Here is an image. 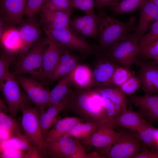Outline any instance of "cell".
Wrapping results in <instances>:
<instances>
[{
  "label": "cell",
  "instance_id": "1",
  "mask_svg": "<svg viewBox=\"0 0 158 158\" xmlns=\"http://www.w3.org/2000/svg\"><path fill=\"white\" fill-rule=\"evenodd\" d=\"M68 109L79 117L95 123L99 128L107 126L114 127L112 118L108 116L103 105L101 96L95 89L75 91Z\"/></svg>",
  "mask_w": 158,
  "mask_h": 158
},
{
  "label": "cell",
  "instance_id": "2",
  "mask_svg": "<svg viewBox=\"0 0 158 158\" xmlns=\"http://www.w3.org/2000/svg\"><path fill=\"white\" fill-rule=\"evenodd\" d=\"M136 19L134 16L126 22L117 20L106 14L99 35L96 54L106 51L129 34L134 31Z\"/></svg>",
  "mask_w": 158,
  "mask_h": 158
},
{
  "label": "cell",
  "instance_id": "3",
  "mask_svg": "<svg viewBox=\"0 0 158 158\" xmlns=\"http://www.w3.org/2000/svg\"><path fill=\"white\" fill-rule=\"evenodd\" d=\"M140 43L133 34H129L101 54L119 65L129 69L133 64L139 63Z\"/></svg>",
  "mask_w": 158,
  "mask_h": 158
},
{
  "label": "cell",
  "instance_id": "4",
  "mask_svg": "<svg viewBox=\"0 0 158 158\" xmlns=\"http://www.w3.org/2000/svg\"><path fill=\"white\" fill-rule=\"evenodd\" d=\"M45 34L59 44L86 56L97 51V45L90 44L85 37L76 32L70 26L54 29L42 28Z\"/></svg>",
  "mask_w": 158,
  "mask_h": 158
},
{
  "label": "cell",
  "instance_id": "5",
  "mask_svg": "<svg viewBox=\"0 0 158 158\" xmlns=\"http://www.w3.org/2000/svg\"><path fill=\"white\" fill-rule=\"evenodd\" d=\"M0 87L11 116L15 118L20 110L30 107L32 101L22 91L13 73L5 79Z\"/></svg>",
  "mask_w": 158,
  "mask_h": 158
},
{
  "label": "cell",
  "instance_id": "6",
  "mask_svg": "<svg viewBox=\"0 0 158 158\" xmlns=\"http://www.w3.org/2000/svg\"><path fill=\"white\" fill-rule=\"evenodd\" d=\"M44 47V38H40L32 49L20 58L13 74L14 75L28 74L42 81L43 56Z\"/></svg>",
  "mask_w": 158,
  "mask_h": 158
},
{
  "label": "cell",
  "instance_id": "7",
  "mask_svg": "<svg viewBox=\"0 0 158 158\" xmlns=\"http://www.w3.org/2000/svg\"><path fill=\"white\" fill-rule=\"evenodd\" d=\"M45 150L52 158H91L90 154H86L79 140L66 135L57 140L45 143Z\"/></svg>",
  "mask_w": 158,
  "mask_h": 158
},
{
  "label": "cell",
  "instance_id": "8",
  "mask_svg": "<svg viewBox=\"0 0 158 158\" xmlns=\"http://www.w3.org/2000/svg\"><path fill=\"white\" fill-rule=\"evenodd\" d=\"M21 125L24 134L40 153L45 150V141L40 124L38 107H28L22 110Z\"/></svg>",
  "mask_w": 158,
  "mask_h": 158
},
{
  "label": "cell",
  "instance_id": "9",
  "mask_svg": "<svg viewBox=\"0 0 158 158\" xmlns=\"http://www.w3.org/2000/svg\"><path fill=\"white\" fill-rule=\"evenodd\" d=\"M15 76L21 88L38 107L40 114H42L48 103L50 91L44 87L43 82L33 77L24 75Z\"/></svg>",
  "mask_w": 158,
  "mask_h": 158
},
{
  "label": "cell",
  "instance_id": "10",
  "mask_svg": "<svg viewBox=\"0 0 158 158\" xmlns=\"http://www.w3.org/2000/svg\"><path fill=\"white\" fill-rule=\"evenodd\" d=\"M119 138L111 146L108 152V158H134L142 149V143L137 133L121 130Z\"/></svg>",
  "mask_w": 158,
  "mask_h": 158
},
{
  "label": "cell",
  "instance_id": "11",
  "mask_svg": "<svg viewBox=\"0 0 158 158\" xmlns=\"http://www.w3.org/2000/svg\"><path fill=\"white\" fill-rule=\"evenodd\" d=\"M45 47L43 56L42 81L46 83L50 80L59 59L64 53L72 50L56 42L45 34Z\"/></svg>",
  "mask_w": 158,
  "mask_h": 158
},
{
  "label": "cell",
  "instance_id": "12",
  "mask_svg": "<svg viewBox=\"0 0 158 158\" xmlns=\"http://www.w3.org/2000/svg\"><path fill=\"white\" fill-rule=\"evenodd\" d=\"M106 14L104 10L97 15L86 14L76 16L70 20V25L81 35L96 38L99 36Z\"/></svg>",
  "mask_w": 158,
  "mask_h": 158
},
{
  "label": "cell",
  "instance_id": "13",
  "mask_svg": "<svg viewBox=\"0 0 158 158\" xmlns=\"http://www.w3.org/2000/svg\"><path fill=\"white\" fill-rule=\"evenodd\" d=\"M17 28L21 41L20 58L26 54L40 38L41 30L34 18L27 17L23 20Z\"/></svg>",
  "mask_w": 158,
  "mask_h": 158
},
{
  "label": "cell",
  "instance_id": "14",
  "mask_svg": "<svg viewBox=\"0 0 158 158\" xmlns=\"http://www.w3.org/2000/svg\"><path fill=\"white\" fill-rule=\"evenodd\" d=\"M98 59L92 72L91 88L110 86L112 76L118 64L102 54H97Z\"/></svg>",
  "mask_w": 158,
  "mask_h": 158
},
{
  "label": "cell",
  "instance_id": "15",
  "mask_svg": "<svg viewBox=\"0 0 158 158\" xmlns=\"http://www.w3.org/2000/svg\"><path fill=\"white\" fill-rule=\"evenodd\" d=\"M139 19L133 34L134 37L140 42L146 32L154 23L158 20V6L147 0L139 8Z\"/></svg>",
  "mask_w": 158,
  "mask_h": 158
},
{
  "label": "cell",
  "instance_id": "16",
  "mask_svg": "<svg viewBox=\"0 0 158 158\" xmlns=\"http://www.w3.org/2000/svg\"><path fill=\"white\" fill-rule=\"evenodd\" d=\"M128 101L138 108L141 114L150 123L158 122V94L130 95Z\"/></svg>",
  "mask_w": 158,
  "mask_h": 158
},
{
  "label": "cell",
  "instance_id": "17",
  "mask_svg": "<svg viewBox=\"0 0 158 158\" xmlns=\"http://www.w3.org/2000/svg\"><path fill=\"white\" fill-rule=\"evenodd\" d=\"M137 77L145 94H158V64L155 61L141 63Z\"/></svg>",
  "mask_w": 158,
  "mask_h": 158
},
{
  "label": "cell",
  "instance_id": "18",
  "mask_svg": "<svg viewBox=\"0 0 158 158\" xmlns=\"http://www.w3.org/2000/svg\"><path fill=\"white\" fill-rule=\"evenodd\" d=\"M42 28L54 29L69 27L72 13L62 11L42 8L39 12Z\"/></svg>",
  "mask_w": 158,
  "mask_h": 158
},
{
  "label": "cell",
  "instance_id": "19",
  "mask_svg": "<svg viewBox=\"0 0 158 158\" xmlns=\"http://www.w3.org/2000/svg\"><path fill=\"white\" fill-rule=\"evenodd\" d=\"M75 91L59 103L48 108L40 114V124L43 136L51 128L56 117L63 110L68 109L72 103Z\"/></svg>",
  "mask_w": 158,
  "mask_h": 158
},
{
  "label": "cell",
  "instance_id": "20",
  "mask_svg": "<svg viewBox=\"0 0 158 158\" xmlns=\"http://www.w3.org/2000/svg\"><path fill=\"white\" fill-rule=\"evenodd\" d=\"M86 121L84 118L76 117H66L57 120L44 135L45 143L59 139L67 134L77 123Z\"/></svg>",
  "mask_w": 158,
  "mask_h": 158
},
{
  "label": "cell",
  "instance_id": "21",
  "mask_svg": "<svg viewBox=\"0 0 158 158\" xmlns=\"http://www.w3.org/2000/svg\"><path fill=\"white\" fill-rule=\"evenodd\" d=\"M1 15L14 25L23 20L27 0H0Z\"/></svg>",
  "mask_w": 158,
  "mask_h": 158
},
{
  "label": "cell",
  "instance_id": "22",
  "mask_svg": "<svg viewBox=\"0 0 158 158\" xmlns=\"http://www.w3.org/2000/svg\"><path fill=\"white\" fill-rule=\"evenodd\" d=\"M112 126L99 128L91 136L88 144L97 148L111 147L118 141L121 131L117 132Z\"/></svg>",
  "mask_w": 158,
  "mask_h": 158
},
{
  "label": "cell",
  "instance_id": "23",
  "mask_svg": "<svg viewBox=\"0 0 158 158\" xmlns=\"http://www.w3.org/2000/svg\"><path fill=\"white\" fill-rule=\"evenodd\" d=\"M112 121L114 126H121L133 131H136L147 121L141 113L127 109L113 117Z\"/></svg>",
  "mask_w": 158,
  "mask_h": 158
},
{
  "label": "cell",
  "instance_id": "24",
  "mask_svg": "<svg viewBox=\"0 0 158 158\" xmlns=\"http://www.w3.org/2000/svg\"><path fill=\"white\" fill-rule=\"evenodd\" d=\"M73 70L62 78L55 86L50 91L47 107L59 103L73 91L71 89V87L72 84Z\"/></svg>",
  "mask_w": 158,
  "mask_h": 158
},
{
  "label": "cell",
  "instance_id": "25",
  "mask_svg": "<svg viewBox=\"0 0 158 158\" xmlns=\"http://www.w3.org/2000/svg\"><path fill=\"white\" fill-rule=\"evenodd\" d=\"M92 71L87 66L78 64L73 70L72 84L78 90L91 89Z\"/></svg>",
  "mask_w": 158,
  "mask_h": 158
},
{
  "label": "cell",
  "instance_id": "26",
  "mask_svg": "<svg viewBox=\"0 0 158 158\" xmlns=\"http://www.w3.org/2000/svg\"><path fill=\"white\" fill-rule=\"evenodd\" d=\"M136 131L138 136L143 144L151 150L158 151V128L154 127L147 121Z\"/></svg>",
  "mask_w": 158,
  "mask_h": 158
},
{
  "label": "cell",
  "instance_id": "27",
  "mask_svg": "<svg viewBox=\"0 0 158 158\" xmlns=\"http://www.w3.org/2000/svg\"><path fill=\"white\" fill-rule=\"evenodd\" d=\"M0 141V150L8 147L26 151L37 150L21 132L12 133L7 140Z\"/></svg>",
  "mask_w": 158,
  "mask_h": 158
},
{
  "label": "cell",
  "instance_id": "28",
  "mask_svg": "<svg viewBox=\"0 0 158 158\" xmlns=\"http://www.w3.org/2000/svg\"><path fill=\"white\" fill-rule=\"evenodd\" d=\"M95 89L101 96L120 105L123 110L127 109L126 95L119 87L108 86Z\"/></svg>",
  "mask_w": 158,
  "mask_h": 158
},
{
  "label": "cell",
  "instance_id": "29",
  "mask_svg": "<svg viewBox=\"0 0 158 158\" xmlns=\"http://www.w3.org/2000/svg\"><path fill=\"white\" fill-rule=\"evenodd\" d=\"M77 123L65 135L84 140L88 144L92 135L99 129L95 123L89 121Z\"/></svg>",
  "mask_w": 158,
  "mask_h": 158
},
{
  "label": "cell",
  "instance_id": "30",
  "mask_svg": "<svg viewBox=\"0 0 158 158\" xmlns=\"http://www.w3.org/2000/svg\"><path fill=\"white\" fill-rule=\"evenodd\" d=\"M0 41L5 52L16 54L19 52L21 41L17 29L11 27L3 33L0 37Z\"/></svg>",
  "mask_w": 158,
  "mask_h": 158
},
{
  "label": "cell",
  "instance_id": "31",
  "mask_svg": "<svg viewBox=\"0 0 158 158\" xmlns=\"http://www.w3.org/2000/svg\"><path fill=\"white\" fill-rule=\"evenodd\" d=\"M78 64V58L74 55L68 61L57 65L54 69L50 81L54 82L71 71Z\"/></svg>",
  "mask_w": 158,
  "mask_h": 158
},
{
  "label": "cell",
  "instance_id": "32",
  "mask_svg": "<svg viewBox=\"0 0 158 158\" xmlns=\"http://www.w3.org/2000/svg\"><path fill=\"white\" fill-rule=\"evenodd\" d=\"M133 74L129 69L121 66H118L112 75L110 86L119 87Z\"/></svg>",
  "mask_w": 158,
  "mask_h": 158
},
{
  "label": "cell",
  "instance_id": "33",
  "mask_svg": "<svg viewBox=\"0 0 158 158\" xmlns=\"http://www.w3.org/2000/svg\"><path fill=\"white\" fill-rule=\"evenodd\" d=\"M15 54L6 52L1 54L0 57V85L11 75L9 68L12 63Z\"/></svg>",
  "mask_w": 158,
  "mask_h": 158
},
{
  "label": "cell",
  "instance_id": "34",
  "mask_svg": "<svg viewBox=\"0 0 158 158\" xmlns=\"http://www.w3.org/2000/svg\"><path fill=\"white\" fill-rule=\"evenodd\" d=\"M0 128L14 133L21 132L20 126L14 118L0 110Z\"/></svg>",
  "mask_w": 158,
  "mask_h": 158
},
{
  "label": "cell",
  "instance_id": "35",
  "mask_svg": "<svg viewBox=\"0 0 158 158\" xmlns=\"http://www.w3.org/2000/svg\"><path fill=\"white\" fill-rule=\"evenodd\" d=\"M73 8L69 0H46L42 8L52 10L66 11L71 13L73 12Z\"/></svg>",
  "mask_w": 158,
  "mask_h": 158
},
{
  "label": "cell",
  "instance_id": "36",
  "mask_svg": "<svg viewBox=\"0 0 158 158\" xmlns=\"http://www.w3.org/2000/svg\"><path fill=\"white\" fill-rule=\"evenodd\" d=\"M73 8L79 9L87 14H94L95 7V0H69Z\"/></svg>",
  "mask_w": 158,
  "mask_h": 158
},
{
  "label": "cell",
  "instance_id": "37",
  "mask_svg": "<svg viewBox=\"0 0 158 158\" xmlns=\"http://www.w3.org/2000/svg\"><path fill=\"white\" fill-rule=\"evenodd\" d=\"M119 87L126 95H131L142 87V85L138 77L133 74Z\"/></svg>",
  "mask_w": 158,
  "mask_h": 158
},
{
  "label": "cell",
  "instance_id": "38",
  "mask_svg": "<svg viewBox=\"0 0 158 158\" xmlns=\"http://www.w3.org/2000/svg\"><path fill=\"white\" fill-rule=\"evenodd\" d=\"M158 56V39L140 49L139 57L144 59H152Z\"/></svg>",
  "mask_w": 158,
  "mask_h": 158
},
{
  "label": "cell",
  "instance_id": "39",
  "mask_svg": "<svg viewBox=\"0 0 158 158\" xmlns=\"http://www.w3.org/2000/svg\"><path fill=\"white\" fill-rule=\"evenodd\" d=\"M46 0H27L25 15L28 17L34 18L39 13Z\"/></svg>",
  "mask_w": 158,
  "mask_h": 158
},
{
  "label": "cell",
  "instance_id": "40",
  "mask_svg": "<svg viewBox=\"0 0 158 158\" xmlns=\"http://www.w3.org/2000/svg\"><path fill=\"white\" fill-rule=\"evenodd\" d=\"M158 39V20L152 25L149 32L144 35L140 43V49Z\"/></svg>",
  "mask_w": 158,
  "mask_h": 158
},
{
  "label": "cell",
  "instance_id": "41",
  "mask_svg": "<svg viewBox=\"0 0 158 158\" xmlns=\"http://www.w3.org/2000/svg\"><path fill=\"white\" fill-rule=\"evenodd\" d=\"M101 96L103 105L109 118H112L123 110L120 105L106 98Z\"/></svg>",
  "mask_w": 158,
  "mask_h": 158
},
{
  "label": "cell",
  "instance_id": "42",
  "mask_svg": "<svg viewBox=\"0 0 158 158\" xmlns=\"http://www.w3.org/2000/svg\"><path fill=\"white\" fill-rule=\"evenodd\" d=\"M28 151L11 147H7L0 150V158H27Z\"/></svg>",
  "mask_w": 158,
  "mask_h": 158
},
{
  "label": "cell",
  "instance_id": "43",
  "mask_svg": "<svg viewBox=\"0 0 158 158\" xmlns=\"http://www.w3.org/2000/svg\"><path fill=\"white\" fill-rule=\"evenodd\" d=\"M142 149L134 158H158V151L150 150L143 144Z\"/></svg>",
  "mask_w": 158,
  "mask_h": 158
},
{
  "label": "cell",
  "instance_id": "44",
  "mask_svg": "<svg viewBox=\"0 0 158 158\" xmlns=\"http://www.w3.org/2000/svg\"><path fill=\"white\" fill-rule=\"evenodd\" d=\"M95 7L98 11L100 12L105 6H109L118 2V0H95Z\"/></svg>",
  "mask_w": 158,
  "mask_h": 158
},
{
  "label": "cell",
  "instance_id": "45",
  "mask_svg": "<svg viewBox=\"0 0 158 158\" xmlns=\"http://www.w3.org/2000/svg\"><path fill=\"white\" fill-rule=\"evenodd\" d=\"M12 133L10 131L0 128V141L7 140Z\"/></svg>",
  "mask_w": 158,
  "mask_h": 158
},
{
  "label": "cell",
  "instance_id": "46",
  "mask_svg": "<svg viewBox=\"0 0 158 158\" xmlns=\"http://www.w3.org/2000/svg\"><path fill=\"white\" fill-rule=\"evenodd\" d=\"M0 110L6 113H7L8 112H9V109L8 107H7L6 106L3 100L1 98H0Z\"/></svg>",
  "mask_w": 158,
  "mask_h": 158
},
{
  "label": "cell",
  "instance_id": "47",
  "mask_svg": "<svg viewBox=\"0 0 158 158\" xmlns=\"http://www.w3.org/2000/svg\"><path fill=\"white\" fill-rule=\"evenodd\" d=\"M152 59H153L158 64V56H153Z\"/></svg>",
  "mask_w": 158,
  "mask_h": 158
},
{
  "label": "cell",
  "instance_id": "48",
  "mask_svg": "<svg viewBox=\"0 0 158 158\" xmlns=\"http://www.w3.org/2000/svg\"><path fill=\"white\" fill-rule=\"evenodd\" d=\"M151 2L158 6V0H149Z\"/></svg>",
  "mask_w": 158,
  "mask_h": 158
},
{
  "label": "cell",
  "instance_id": "49",
  "mask_svg": "<svg viewBox=\"0 0 158 158\" xmlns=\"http://www.w3.org/2000/svg\"><path fill=\"white\" fill-rule=\"evenodd\" d=\"M123 0H118V3L120 1H122Z\"/></svg>",
  "mask_w": 158,
  "mask_h": 158
}]
</instances>
